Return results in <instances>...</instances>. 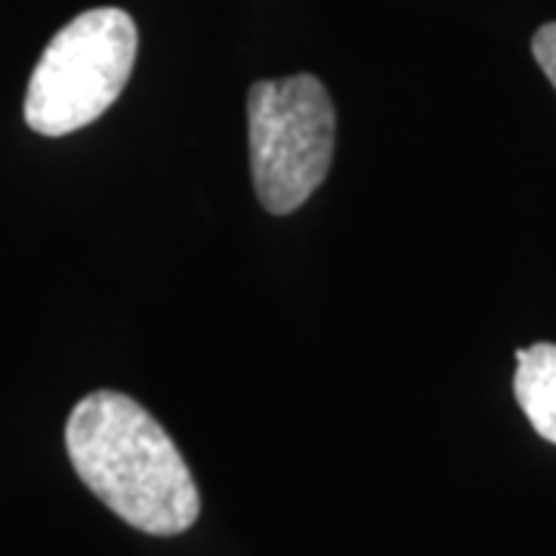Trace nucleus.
Wrapping results in <instances>:
<instances>
[{
	"instance_id": "1",
	"label": "nucleus",
	"mask_w": 556,
	"mask_h": 556,
	"mask_svg": "<svg viewBox=\"0 0 556 556\" xmlns=\"http://www.w3.org/2000/svg\"><path fill=\"white\" fill-rule=\"evenodd\" d=\"M65 448L80 482L146 535L195 526L201 497L189 464L155 417L124 393L100 390L75 405Z\"/></svg>"
},
{
	"instance_id": "4",
	"label": "nucleus",
	"mask_w": 556,
	"mask_h": 556,
	"mask_svg": "<svg viewBox=\"0 0 556 556\" xmlns=\"http://www.w3.org/2000/svg\"><path fill=\"white\" fill-rule=\"evenodd\" d=\"M514 393L538 437L556 445V343L519 350Z\"/></svg>"
},
{
	"instance_id": "2",
	"label": "nucleus",
	"mask_w": 556,
	"mask_h": 556,
	"mask_svg": "<svg viewBox=\"0 0 556 556\" xmlns=\"http://www.w3.org/2000/svg\"><path fill=\"white\" fill-rule=\"evenodd\" d=\"M137 25L118 7L80 13L47 43L28 80L25 121L43 137H65L105 115L137 62Z\"/></svg>"
},
{
	"instance_id": "5",
	"label": "nucleus",
	"mask_w": 556,
	"mask_h": 556,
	"mask_svg": "<svg viewBox=\"0 0 556 556\" xmlns=\"http://www.w3.org/2000/svg\"><path fill=\"white\" fill-rule=\"evenodd\" d=\"M532 53H535V62L541 65V72L556 87V22H547V25L538 28L535 38H532Z\"/></svg>"
},
{
	"instance_id": "3",
	"label": "nucleus",
	"mask_w": 556,
	"mask_h": 556,
	"mask_svg": "<svg viewBox=\"0 0 556 556\" xmlns=\"http://www.w3.org/2000/svg\"><path fill=\"white\" fill-rule=\"evenodd\" d=\"M251 170L260 204L291 214L328 177L338 115L325 84L313 75L257 80L248 93Z\"/></svg>"
}]
</instances>
